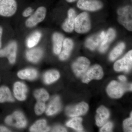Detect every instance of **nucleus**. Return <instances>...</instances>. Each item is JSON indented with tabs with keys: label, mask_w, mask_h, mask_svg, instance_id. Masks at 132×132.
<instances>
[{
	"label": "nucleus",
	"mask_w": 132,
	"mask_h": 132,
	"mask_svg": "<svg viewBox=\"0 0 132 132\" xmlns=\"http://www.w3.org/2000/svg\"><path fill=\"white\" fill-rule=\"evenodd\" d=\"M91 27L90 17L86 12H82L76 16L74 29L76 32L85 34L89 31Z\"/></svg>",
	"instance_id": "obj_1"
},
{
	"label": "nucleus",
	"mask_w": 132,
	"mask_h": 132,
	"mask_svg": "<svg viewBox=\"0 0 132 132\" xmlns=\"http://www.w3.org/2000/svg\"><path fill=\"white\" fill-rule=\"evenodd\" d=\"M118 21L128 31L132 30V9L130 6L120 8L118 10Z\"/></svg>",
	"instance_id": "obj_2"
},
{
	"label": "nucleus",
	"mask_w": 132,
	"mask_h": 132,
	"mask_svg": "<svg viewBox=\"0 0 132 132\" xmlns=\"http://www.w3.org/2000/svg\"><path fill=\"white\" fill-rule=\"evenodd\" d=\"M46 14L47 9L45 7L43 6L39 7L26 20L25 26L28 28L34 27L44 20Z\"/></svg>",
	"instance_id": "obj_3"
},
{
	"label": "nucleus",
	"mask_w": 132,
	"mask_h": 132,
	"mask_svg": "<svg viewBox=\"0 0 132 132\" xmlns=\"http://www.w3.org/2000/svg\"><path fill=\"white\" fill-rule=\"evenodd\" d=\"M18 5L16 0H0V16L10 17L16 13Z\"/></svg>",
	"instance_id": "obj_4"
},
{
	"label": "nucleus",
	"mask_w": 132,
	"mask_h": 132,
	"mask_svg": "<svg viewBox=\"0 0 132 132\" xmlns=\"http://www.w3.org/2000/svg\"><path fill=\"white\" fill-rule=\"evenodd\" d=\"M103 76L104 72L102 68L100 65H94L88 69L82 76V81L87 83L93 79H101Z\"/></svg>",
	"instance_id": "obj_5"
},
{
	"label": "nucleus",
	"mask_w": 132,
	"mask_h": 132,
	"mask_svg": "<svg viewBox=\"0 0 132 132\" xmlns=\"http://www.w3.org/2000/svg\"><path fill=\"white\" fill-rule=\"evenodd\" d=\"M17 42L15 41H12L5 48L0 50V57H7L11 64L15 62L17 52Z\"/></svg>",
	"instance_id": "obj_6"
},
{
	"label": "nucleus",
	"mask_w": 132,
	"mask_h": 132,
	"mask_svg": "<svg viewBox=\"0 0 132 132\" xmlns=\"http://www.w3.org/2000/svg\"><path fill=\"white\" fill-rule=\"evenodd\" d=\"M132 51L130 50L122 58L117 61L114 65V69L117 72H128L132 68Z\"/></svg>",
	"instance_id": "obj_7"
},
{
	"label": "nucleus",
	"mask_w": 132,
	"mask_h": 132,
	"mask_svg": "<svg viewBox=\"0 0 132 132\" xmlns=\"http://www.w3.org/2000/svg\"><path fill=\"white\" fill-rule=\"evenodd\" d=\"M90 65V61L87 58L79 57L73 64V71L78 77L82 76L86 72Z\"/></svg>",
	"instance_id": "obj_8"
},
{
	"label": "nucleus",
	"mask_w": 132,
	"mask_h": 132,
	"mask_svg": "<svg viewBox=\"0 0 132 132\" xmlns=\"http://www.w3.org/2000/svg\"><path fill=\"white\" fill-rule=\"evenodd\" d=\"M126 88L120 82L113 80L111 81L107 87L108 94L114 98H119L122 97Z\"/></svg>",
	"instance_id": "obj_9"
},
{
	"label": "nucleus",
	"mask_w": 132,
	"mask_h": 132,
	"mask_svg": "<svg viewBox=\"0 0 132 132\" xmlns=\"http://www.w3.org/2000/svg\"><path fill=\"white\" fill-rule=\"evenodd\" d=\"M5 121L7 125L20 128L25 127L27 125V120L24 115L19 111H16L12 115L7 116Z\"/></svg>",
	"instance_id": "obj_10"
},
{
	"label": "nucleus",
	"mask_w": 132,
	"mask_h": 132,
	"mask_svg": "<svg viewBox=\"0 0 132 132\" xmlns=\"http://www.w3.org/2000/svg\"><path fill=\"white\" fill-rule=\"evenodd\" d=\"M77 6L80 9L89 11H95L101 9L103 4L98 0H79Z\"/></svg>",
	"instance_id": "obj_11"
},
{
	"label": "nucleus",
	"mask_w": 132,
	"mask_h": 132,
	"mask_svg": "<svg viewBox=\"0 0 132 132\" xmlns=\"http://www.w3.org/2000/svg\"><path fill=\"white\" fill-rule=\"evenodd\" d=\"M88 105L85 102H82L73 106L68 107L66 109L67 115L71 117H78L85 114L88 111Z\"/></svg>",
	"instance_id": "obj_12"
},
{
	"label": "nucleus",
	"mask_w": 132,
	"mask_h": 132,
	"mask_svg": "<svg viewBox=\"0 0 132 132\" xmlns=\"http://www.w3.org/2000/svg\"><path fill=\"white\" fill-rule=\"evenodd\" d=\"M76 13L74 10L70 9L68 12V16L62 24V27L66 32L71 33L74 29L75 20Z\"/></svg>",
	"instance_id": "obj_13"
},
{
	"label": "nucleus",
	"mask_w": 132,
	"mask_h": 132,
	"mask_svg": "<svg viewBox=\"0 0 132 132\" xmlns=\"http://www.w3.org/2000/svg\"><path fill=\"white\" fill-rule=\"evenodd\" d=\"M105 34V32L103 31L99 34L92 36L86 41V46L90 50H94L101 44L104 39Z\"/></svg>",
	"instance_id": "obj_14"
},
{
	"label": "nucleus",
	"mask_w": 132,
	"mask_h": 132,
	"mask_svg": "<svg viewBox=\"0 0 132 132\" xmlns=\"http://www.w3.org/2000/svg\"><path fill=\"white\" fill-rule=\"evenodd\" d=\"M116 35L115 30L110 28L105 33V36L99 47V50L101 53H104L107 50L110 43L114 39Z\"/></svg>",
	"instance_id": "obj_15"
},
{
	"label": "nucleus",
	"mask_w": 132,
	"mask_h": 132,
	"mask_svg": "<svg viewBox=\"0 0 132 132\" xmlns=\"http://www.w3.org/2000/svg\"><path fill=\"white\" fill-rule=\"evenodd\" d=\"M110 116L108 109L103 106H101L97 109L96 114V124L98 127H101L108 120Z\"/></svg>",
	"instance_id": "obj_16"
},
{
	"label": "nucleus",
	"mask_w": 132,
	"mask_h": 132,
	"mask_svg": "<svg viewBox=\"0 0 132 132\" xmlns=\"http://www.w3.org/2000/svg\"><path fill=\"white\" fill-rule=\"evenodd\" d=\"M73 47V42L70 38H66L63 41L62 52L60 53L59 58L61 60H65L68 59Z\"/></svg>",
	"instance_id": "obj_17"
},
{
	"label": "nucleus",
	"mask_w": 132,
	"mask_h": 132,
	"mask_svg": "<svg viewBox=\"0 0 132 132\" xmlns=\"http://www.w3.org/2000/svg\"><path fill=\"white\" fill-rule=\"evenodd\" d=\"M27 88L26 85L22 82H17L14 87V96L18 100L22 101L26 99Z\"/></svg>",
	"instance_id": "obj_18"
},
{
	"label": "nucleus",
	"mask_w": 132,
	"mask_h": 132,
	"mask_svg": "<svg viewBox=\"0 0 132 132\" xmlns=\"http://www.w3.org/2000/svg\"><path fill=\"white\" fill-rule=\"evenodd\" d=\"M64 40V37L60 33L55 32L52 36L53 50L55 54L59 55L61 52Z\"/></svg>",
	"instance_id": "obj_19"
},
{
	"label": "nucleus",
	"mask_w": 132,
	"mask_h": 132,
	"mask_svg": "<svg viewBox=\"0 0 132 132\" xmlns=\"http://www.w3.org/2000/svg\"><path fill=\"white\" fill-rule=\"evenodd\" d=\"M61 108L60 98L58 96L52 99L48 106L46 113L48 116L54 114L58 112Z\"/></svg>",
	"instance_id": "obj_20"
},
{
	"label": "nucleus",
	"mask_w": 132,
	"mask_h": 132,
	"mask_svg": "<svg viewBox=\"0 0 132 132\" xmlns=\"http://www.w3.org/2000/svg\"><path fill=\"white\" fill-rule=\"evenodd\" d=\"M42 36V33L39 31H35L32 33L26 40L27 47L29 48L34 47L40 41Z\"/></svg>",
	"instance_id": "obj_21"
},
{
	"label": "nucleus",
	"mask_w": 132,
	"mask_h": 132,
	"mask_svg": "<svg viewBox=\"0 0 132 132\" xmlns=\"http://www.w3.org/2000/svg\"><path fill=\"white\" fill-rule=\"evenodd\" d=\"M42 54V51L40 48H31L26 53V57L29 61L36 63L40 60Z\"/></svg>",
	"instance_id": "obj_22"
},
{
	"label": "nucleus",
	"mask_w": 132,
	"mask_h": 132,
	"mask_svg": "<svg viewBox=\"0 0 132 132\" xmlns=\"http://www.w3.org/2000/svg\"><path fill=\"white\" fill-rule=\"evenodd\" d=\"M37 71L35 69L28 68L19 71L18 76L21 79L33 80L37 77Z\"/></svg>",
	"instance_id": "obj_23"
},
{
	"label": "nucleus",
	"mask_w": 132,
	"mask_h": 132,
	"mask_svg": "<svg viewBox=\"0 0 132 132\" xmlns=\"http://www.w3.org/2000/svg\"><path fill=\"white\" fill-rule=\"evenodd\" d=\"M50 128L47 126L46 121L40 120L36 121L30 128L31 132H47Z\"/></svg>",
	"instance_id": "obj_24"
},
{
	"label": "nucleus",
	"mask_w": 132,
	"mask_h": 132,
	"mask_svg": "<svg viewBox=\"0 0 132 132\" xmlns=\"http://www.w3.org/2000/svg\"><path fill=\"white\" fill-rule=\"evenodd\" d=\"M14 101V100L8 88L5 86L0 87V103Z\"/></svg>",
	"instance_id": "obj_25"
},
{
	"label": "nucleus",
	"mask_w": 132,
	"mask_h": 132,
	"mask_svg": "<svg viewBox=\"0 0 132 132\" xmlns=\"http://www.w3.org/2000/svg\"><path fill=\"white\" fill-rule=\"evenodd\" d=\"M60 73L55 70L48 71L44 76V81L46 84H50L57 80L60 78Z\"/></svg>",
	"instance_id": "obj_26"
},
{
	"label": "nucleus",
	"mask_w": 132,
	"mask_h": 132,
	"mask_svg": "<svg viewBox=\"0 0 132 132\" xmlns=\"http://www.w3.org/2000/svg\"><path fill=\"white\" fill-rule=\"evenodd\" d=\"M125 48V45L123 42L118 44L112 50L109 55V59L112 61L115 60L123 53Z\"/></svg>",
	"instance_id": "obj_27"
},
{
	"label": "nucleus",
	"mask_w": 132,
	"mask_h": 132,
	"mask_svg": "<svg viewBox=\"0 0 132 132\" xmlns=\"http://www.w3.org/2000/svg\"><path fill=\"white\" fill-rule=\"evenodd\" d=\"M82 121V118L75 117L68 121L66 125L67 126L73 128L79 131H82L83 130V127L81 124Z\"/></svg>",
	"instance_id": "obj_28"
},
{
	"label": "nucleus",
	"mask_w": 132,
	"mask_h": 132,
	"mask_svg": "<svg viewBox=\"0 0 132 132\" xmlns=\"http://www.w3.org/2000/svg\"><path fill=\"white\" fill-rule=\"evenodd\" d=\"M34 94L37 101L45 102L49 98L48 93L44 89H41L36 90Z\"/></svg>",
	"instance_id": "obj_29"
},
{
	"label": "nucleus",
	"mask_w": 132,
	"mask_h": 132,
	"mask_svg": "<svg viewBox=\"0 0 132 132\" xmlns=\"http://www.w3.org/2000/svg\"><path fill=\"white\" fill-rule=\"evenodd\" d=\"M46 109L45 102L38 101L36 104L35 111L37 115H40L43 113Z\"/></svg>",
	"instance_id": "obj_30"
},
{
	"label": "nucleus",
	"mask_w": 132,
	"mask_h": 132,
	"mask_svg": "<svg viewBox=\"0 0 132 132\" xmlns=\"http://www.w3.org/2000/svg\"><path fill=\"white\" fill-rule=\"evenodd\" d=\"M132 113H131L130 118L125 120L123 122V127L125 132H132Z\"/></svg>",
	"instance_id": "obj_31"
},
{
	"label": "nucleus",
	"mask_w": 132,
	"mask_h": 132,
	"mask_svg": "<svg viewBox=\"0 0 132 132\" xmlns=\"http://www.w3.org/2000/svg\"><path fill=\"white\" fill-rule=\"evenodd\" d=\"M113 126V125L112 123L111 122H108V123H106L102 126V127L101 128L100 132H111Z\"/></svg>",
	"instance_id": "obj_32"
},
{
	"label": "nucleus",
	"mask_w": 132,
	"mask_h": 132,
	"mask_svg": "<svg viewBox=\"0 0 132 132\" xmlns=\"http://www.w3.org/2000/svg\"><path fill=\"white\" fill-rule=\"evenodd\" d=\"M34 12V11L32 7H28L24 10V11L22 12V15L24 18H28Z\"/></svg>",
	"instance_id": "obj_33"
},
{
	"label": "nucleus",
	"mask_w": 132,
	"mask_h": 132,
	"mask_svg": "<svg viewBox=\"0 0 132 132\" xmlns=\"http://www.w3.org/2000/svg\"><path fill=\"white\" fill-rule=\"evenodd\" d=\"M53 132H67L65 128L61 126H57L54 127L52 130Z\"/></svg>",
	"instance_id": "obj_34"
},
{
	"label": "nucleus",
	"mask_w": 132,
	"mask_h": 132,
	"mask_svg": "<svg viewBox=\"0 0 132 132\" xmlns=\"http://www.w3.org/2000/svg\"><path fill=\"white\" fill-rule=\"evenodd\" d=\"M3 33V29L1 26H0V48L2 46V38Z\"/></svg>",
	"instance_id": "obj_35"
},
{
	"label": "nucleus",
	"mask_w": 132,
	"mask_h": 132,
	"mask_svg": "<svg viewBox=\"0 0 132 132\" xmlns=\"http://www.w3.org/2000/svg\"><path fill=\"white\" fill-rule=\"evenodd\" d=\"M0 132H10V131L5 127L0 126Z\"/></svg>",
	"instance_id": "obj_36"
},
{
	"label": "nucleus",
	"mask_w": 132,
	"mask_h": 132,
	"mask_svg": "<svg viewBox=\"0 0 132 132\" xmlns=\"http://www.w3.org/2000/svg\"><path fill=\"white\" fill-rule=\"evenodd\" d=\"M119 79L122 81H125L127 80V78L124 76L121 75L119 76Z\"/></svg>",
	"instance_id": "obj_37"
},
{
	"label": "nucleus",
	"mask_w": 132,
	"mask_h": 132,
	"mask_svg": "<svg viewBox=\"0 0 132 132\" xmlns=\"http://www.w3.org/2000/svg\"><path fill=\"white\" fill-rule=\"evenodd\" d=\"M67 2L69 3H71L75 1L76 0H66Z\"/></svg>",
	"instance_id": "obj_38"
}]
</instances>
